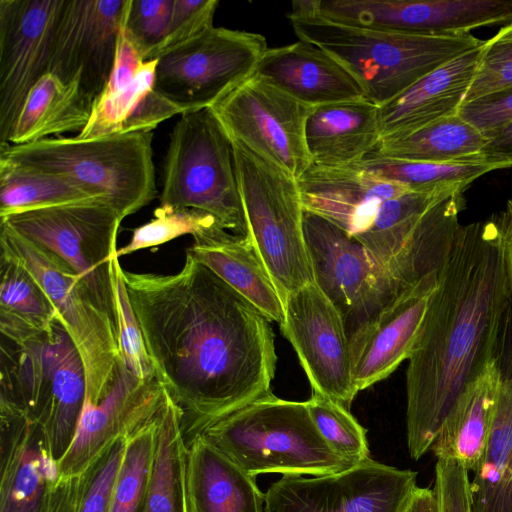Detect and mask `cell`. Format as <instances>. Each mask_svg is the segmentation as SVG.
I'll use <instances>...</instances> for the list:
<instances>
[{
    "instance_id": "d590c367",
    "label": "cell",
    "mask_w": 512,
    "mask_h": 512,
    "mask_svg": "<svg viewBox=\"0 0 512 512\" xmlns=\"http://www.w3.org/2000/svg\"><path fill=\"white\" fill-rule=\"evenodd\" d=\"M356 165L381 179L403 184L411 191H465L480 176L500 169L489 163L412 162L383 158L373 153Z\"/></svg>"
},
{
    "instance_id": "52a82bcc",
    "label": "cell",
    "mask_w": 512,
    "mask_h": 512,
    "mask_svg": "<svg viewBox=\"0 0 512 512\" xmlns=\"http://www.w3.org/2000/svg\"><path fill=\"white\" fill-rule=\"evenodd\" d=\"M160 206L204 211L225 230L248 236L233 142L209 108L183 113L174 125Z\"/></svg>"
},
{
    "instance_id": "4316f807",
    "label": "cell",
    "mask_w": 512,
    "mask_h": 512,
    "mask_svg": "<svg viewBox=\"0 0 512 512\" xmlns=\"http://www.w3.org/2000/svg\"><path fill=\"white\" fill-rule=\"evenodd\" d=\"M305 141L314 165L357 164L381 141L378 106L362 98L313 107Z\"/></svg>"
},
{
    "instance_id": "8fae6325",
    "label": "cell",
    "mask_w": 512,
    "mask_h": 512,
    "mask_svg": "<svg viewBox=\"0 0 512 512\" xmlns=\"http://www.w3.org/2000/svg\"><path fill=\"white\" fill-rule=\"evenodd\" d=\"M267 49L261 34L213 26L157 59L155 90L182 114L209 108L255 72Z\"/></svg>"
},
{
    "instance_id": "c3c4849f",
    "label": "cell",
    "mask_w": 512,
    "mask_h": 512,
    "mask_svg": "<svg viewBox=\"0 0 512 512\" xmlns=\"http://www.w3.org/2000/svg\"><path fill=\"white\" fill-rule=\"evenodd\" d=\"M79 477L61 478L55 485L47 512H76Z\"/></svg>"
},
{
    "instance_id": "f546056e",
    "label": "cell",
    "mask_w": 512,
    "mask_h": 512,
    "mask_svg": "<svg viewBox=\"0 0 512 512\" xmlns=\"http://www.w3.org/2000/svg\"><path fill=\"white\" fill-rule=\"evenodd\" d=\"M498 374L493 359L460 394L435 437L430 451L475 471L490 434L497 401Z\"/></svg>"
},
{
    "instance_id": "836d02e7",
    "label": "cell",
    "mask_w": 512,
    "mask_h": 512,
    "mask_svg": "<svg viewBox=\"0 0 512 512\" xmlns=\"http://www.w3.org/2000/svg\"><path fill=\"white\" fill-rule=\"evenodd\" d=\"M0 332L21 338L48 329L57 313L38 281L19 263L0 256Z\"/></svg>"
},
{
    "instance_id": "6da1fadb",
    "label": "cell",
    "mask_w": 512,
    "mask_h": 512,
    "mask_svg": "<svg viewBox=\"0 0 512 512\" xmlns=\"http://www.w3.org/2000/svg\"><path fill=\"white\" fill-rule=\"evenodd\" d=\"M122 277L155 377L182 411L185 442L270 391V320L186 250L173 274Z\"/></svg>"
},
{
    "instance_id": "8992f818",
    "label": "cell",
    "mask_w": 512,
    "mask_h": 512,
    "mask_svg": "<svg viewBox=\"0 0 512 512\" xmlns=\"http://www.w3.org/2000/svg\"><path fill=\"white\" fill-rule=\"evenodd\" d=\"M152 142V131L86 140L58 136L2 144L0 156L77 183L106 199L123 220L156 197Z\"/></svg>"
},
{
    "instance_id": "484cf974",
    "label": "cell",
    "mask_w": 512,
    "mask_h": 512,
    "mask_svg": "<svg viewBox=\"0 0 512 512\" xmlns=\"http://www.w3.org/2000/svg\"><path fill=\"white\" fill-rule=\"evenodd\" d=\"M255 72L310 107L364 98L355 79L338 61L302 40L268 48Z\"/></svg>"
},
{
    "instance_id": "7c38bea8",
    "label": "cell",
    "mask_w": 512,
    "mask_h": 512,
    "mask_svg": "<svg viewBox=\"0 0 512 512\" xmlns=\"http://www.w3.org/2000/svg\"><path fill=\"white\" fill-rule=\"evenodd\" d=\"M209 109L232 141L295 179L312 164L305 141L313 109L254 72Z\"/></svg>"
},
{
    "instance_id": "74e56055",
    "label": "cell",
    "mask_w": 512,
    "mask_h": 512,
    "mask_svg": "<svg viewBox=\"0 0 512 512\" xmlns=\"http://www.w3.org/2000/svg\"><path fill=\"white\" fill-rule=\"evenodd\" d=\"M306 405L318 431L337 454L353 464L371 458L367 430L348 408L316 392H312Z\"/></svg>"
},
{
    "instance_id": "8d00e7d4",
    "label": "cell",
    "mask_w": 512,
    "mask_h": 512,
    "mask_svg": "<svg viewBox=\"0 0 512 512\" xmlns=\"http://www.w3.org/2000/svg\"><path fill=\"white\" fill-rule=\"evenodd\" d=\"M161 405L150 419L127 437L114 487L111 512L144 511L154 464Z\"/></svg>"
},
{
    "instance_id": "44dd1931",
    "label": "cell",
    "mask_w": 512,
    "mask_h": 512,
    "mask_svg": "<svg viewBox=\"0 0 512 512\" xmlns=\"http://www.w3.org/2000/svg\"><path fill=\"white\" fill-rule=\"evenodd\" d=\"M166 394L156 377L140 380L120 360L110 393L96 404L85 399L74 438L58 462L60 477H78L107 445L150 419Z\"/></svg>"
},
{
    "instance_id": "60d3db41",
    "label": "cell",
    "mask_w": 512,
    "mask_h": 512,
    "mask_svg": "<svg viewBox=\"0 0 512 512\" xmlns=\"http://www.w3.org/2000/svg\"><path fill=\"white\" fill-rule=\"evenodd\" d=\"M115 313L120 357L138 379L147 380L155 373L146 349L141 328L129 300L119 258L115 261Z\"/></svg>"
},
{
    "instance_id": "5bb4252c",
    "label": "cell",
    "mask_w": 512,
    "mask_h": 512,
    "mask_svg": "<svg viewBox=\"0 0 512 512\" xmlns=\"http://www.w3.org/2000/svg\"><path fill=\"white\" fill-rule=\"evenodd\" d=\"M417 472L373 460L305 478L283 476L265 493V512H403Z\"/></svg>"
},
{
    "instance_id": "f35d334b",
    "label": "cell",
    "mask_w": 512,
    "mask_h": 512,
    "mask_svg": "<svg viewBox=\"0 0 512 512\" xmlns=\"http://www.w3.org/2000/svg\"><path fill=\"white\" fill-rule=\"evenodd\" d=\"M217 225H220L219 222L204 211L159 205L154 211V218L135 228L129 243L118 249L116 255L120 258L141 249L162 245L186 234L195 236Z\"/></svg>"
},
{
    "instance_id": "7a4b0ae2",
    "label": "cell",
    "mask_w": 512,
    "mask_h": 512,
    "mask_svg": "<svg viewBox=\"0 0 512 512\" xmlns=\"http://www.w3.org/2000/svg\"><path fill=\"white\" fill-rule=\"evenodd\" d=\"M509 288L496 216L460 225L408 358L410 456L430 451L460 394L486 369Z\"/></svg>"
},
{
    "instance_id": "4fadbf2b",
    "label": "cell",
    "mask_w": 512,
    "mask_h": 512,
    "mask_svg": "<svg viewBox=\"0 0 512 512\" xmlns=\"http://www.w3.org/2000/svg\"><path fill=\"white\" fill-rule=\"evenodd\" d=\"M303 231L314 282L341 314L349 337L404 290L334 223L304 210Z\"/></svg>"
},
{
    "instance_id": "9a60e30c",
    "label": "cell",
    "mask_w": 512,
    "mask_h": 512,
    "mask_svg": "<svg viewBox=\"0 0 512 512\" xmlns=\"http://www.w3.org/2000/svg\"><path fill=\"white\" fill-rule=\"evenodd\" d=\"M279 326L293 346L312 392L349 409L358 394L349 335L341 314L315 282L288 296Z\"/></svg>"
},
{
    "instance_id": "ee69618b",
    "label": "cell",
    "mask_w": 512,
    "mask_h": 512,
    "mask_svg": "<svg viewBox=\"0 0 512 512\" xmlns=\"http://www.w3.org/2000/svg\"><path fill=\"white\" fill-rule=\"evenodd\" d=\"M174 0H128L123 28L146 59L165 37Z\"/></svg>"
},
{
    "instance_id": "ba28073f",
    "label": "cell",
    "mask_w": 512,
    "mask_h": 512,
    "mask_svg": "<svg viewBox=\"0 0 512 512\" xmlns=\"http://www.w3.org/2000/svg\"><path fill=\"white\" fill-rule=\"evenodd\" d=\"M233 142L248 238L283 303L314 282L296 179L241 143Z\"/></svg>"
},
{
    "instance_id": "bcb514c9",
    "label": "cell",
    "mask_w": 512,
    "mask_h": 512,
    "mask_svg": "<svg viewBox=\"0 0 512 512\" xmlns=\"http://www.w3.org/2000/svg\"><path fill=\"white\" fill-rule=\"evenodd\" d=\"M458 115L487 136L512 123V88L464 102Z\"/></svg>"
},
{
    "instance_id": "30bf717a",
    "label": "cell",
    "mask_w": 512,
    "mask_h": 512,
    "mask_svg": "<svg viewBox=\"0 0 512 512\" xmlns=\"http://www.w3.org/2000/svg\"><path fill=\"white\" fill-rule=\"evenodd\" d=\"M0 222L63 259L116 322L115 261L122 219L106 199L22 211Z\"/></svg>"
},
{
    "instance_id": "7402d4cb",
    "label": "cell",
    "mask_w": 512,
    "mask_h": 512,
    "mask_svg": "<svg viewBox=\"0 0 512 512\" xmlns=\"http://www.w3.org/2000/svg\"><path fill=\"white\" fill-rule=\"evenodd\" d=\"M296 181L305 211L327 219L353 237L371 226L382 203L411 191L356 164H311Z\"/></svg>"
},
{
    "instance_id": "b9f144b4",
    "label": "cell",
    "mask_w": 512,
    "mask_h": 512,
    "mask_svg": "<svg viewBox=\"0 0 512 512\" xmlns=\"http://www.w3.org/2000/svg\"><path fill=\"white\" fill-rule=\"evenodd\" d=\"M509 88H512V23L485 40L464 102Z\"/></svg>"
},
{
    "instance_id": "ffe728a7",
    "label": "cell",
    "mask_w": 512,
    "mask_h": 512,
    "mask_svg": "<svg viewBox=\"0 0 512 512\" xmlns=\"http://www.w3.org/2000/svg\"><path fill=\"white\" fill-rule=\"evenodd\" d=\"M438 273L432 272L401 291L350 335L357 392L384 380L408 360L437 289Z\"/></svg>"
},
{
    "instance_id": "d6986e66",
    "label": "cell",
    "mask_w": 512,
    "mask_h": 512,
    "mask_svg": "<svg viewBox=\"0 0 512 512\" xmlns=\"http://www.w3.org/2000/svg\"><path fill=\"white\" fill-rule=\"evenodd\" d=\"M123 24V22H122ZM157 59L145 61L120 28L110 76L94 100L90 119L75 137L81 140L152 131L182 110L155 90Z\"/></svg>"
},
{
    "instance_id": "d6a6232c",
    "label": "cell",
    "mask_w": 512,
    "mask_h": 512,
    "mask_svg": "<svg viewBox=\"0 0 512 512\" xmlns=\"http://www.w3.org/2000/svg\"><path fill=\"white\" fill-rule=\"evenodd\" d=\"M186 456L182 411L167 391L158 413L154 464L143 512H188Z\"/></svg>"
},
{
    "instance_id": "603a6c76",
    "label": "cell",
    "mask_w": 512,
    "mask_h": 512,
    "mask_svg": "<svg viewBox=\"0 0 512 512\" xmlns=\"http://www.w3.org/2000/svg\"><path fill=\"white\" fill-rule=\"evenodd\" d=\"M0 512H47L60 479L40 427L0 413Z\"/></svg>"
},
{
    "instance_id": "f1b7e54d",
    "label": "cell",
    "mask_w": 512,
    "mask_h": 512,
    "mask_svg": "<svg viewBox=\"0 0 512 512\" xmlns=\"http://www.w3.org/2000/svg\"><path fill=\"white\" fill-rule=\"evenodd\" d=\"M187 250L270 321L283 322V303L248 237L217 225L193 236Z\"/></svg>"
},
{
    "instance_id": "2e32d148",
    "label": "cell",
    "mask_w": 512,
    "mask_h": 512,
    "mask_svg": "<svg viewBox=\"0 0 512 512\" xmlns=\"http://www.w3.org/2000/svg\"><path fill=\"white\" fill-rule=\"evenodd\" d=\"M318 13L343 25L415 35H455L511 24L512 0H318Z\"/></svg>"
},
{
    "instance_id": "7dc6e473",
    "label": "cell",
    "mask_w": 512,
    "mask_h": 512,
    "mask_svg": "<svg viewBox=\"0 0 512 512\" xmlns=\"http://www.w3.org/2000/svg\"><path fill=\"white\" fill-rule=\"evenodd\" d=\"M489 141L483 149L486 163L500 169L512 167V123L487 135Z\"/></svg>"
},
{
    "instance_id": "5b68a950",
    "label": "cell",
    "mask_w": 512,
    "mask_h": 512,
    "mask_svg": "<svg viewBox=\"0 0 512 512\" xmlns=\"http://www.w3.org/2000/svg\"><path fill=\"white\" fill-rule=\"evenodd\" d=\"M199 435L255 478L274 473L322 476L356 465L328 445L306 401L281 399L271 390L211 423Z\"/></svg>"
},
{
    "instance_id": "681fc988",
    "label": "cell",
    "mask_w": 512,
    "mask_h": 512,
    "mask_svg": "<svg viewBox=\"0 0 512 512\" xmlns=\"http://www.w3.org/2000/svg\"><path fill=\"white\" fill-rule=\"evenodd\" d=\"M495 216L500 231L509 296L512 299V199L507 202L505 209Z\"/></svg>"
},
{
    "instance_id": "83f0119b",
    "label": "cell",
    "mask_w": 512,
    "mask_h": 512,
    "mask_svg": "<svg viewBox=\"0 0 512 512\" xmlns=\"http://www.w3.org/2000/svg\"><path fill=\"white\" fill-rule=\"evenodd\" d=\"M186 446L188 512H263L265 494L255 477L199 434Z\"/></svg>"
},
{
    "instance_id": "1f68e13d",
    "label": "cell",
    "mask_w": 512,
    "mask_h": 512,
    "mask_svg": "<svg viewBox=\"0 0 512 512\" xmlns=\"http://www.w3.org/2000/svg\"><path fill=\"white\" fill-rule=\"evenodd\" d=\"M489 138L458 113L409 134L384 138L373 154L389 159L437 164L486 163Z\"/></svg>"
},
{
    "instance_id": "ab89813d",
    "label": "cell",
    "mask_w": 512,
    "mask_h": 512,
    "mask_svg": "<svg viewBox=\"0 0 512 512\" xmlns=\"http://www.w3.org/2000/svg\"><path fill=\"white\" fill-rule=\"evenodd\" d=\"M127 437L107 445L78 476L76 512H111L113 492Z\"/></svg>"
},
{
    "instance_id": "f6af8a7d",
    "label": "cell",
    "mask_w": 512,
    "mask_h": 512,
    "mask_svg": "<svg viewBox=\"0 0 512 512\" xmlns=\"http://www.w3.org/2000/svg\"><path fill=\"white\" fill-rule=\"evenodd\" d=\"M469 471L453 460L437 459L434 490L438 512H473Z\"/></svg>"
},
{
    "instance_id": "3957f363",
    "label": "cell",
    "mask_w": 512,
    "mask_h": 512,
    "mask_svg": "<svg viewBox=\"0 0 512 512\" xmlns=\"http://www.w3.org/2000/svg\"><path fill=\"white\" fill-rule=\"evenodd\" d=\"M317 1L292 2L287 18L295 35L338 61L355 79L364 98L378 107L485 42L471 33L415 35L343 25L320 16Z\"/></svg>"
},
{
    "instance_id": "7bdbcfd3",
    "label": "cell",
    "mask_w": 512,
    "mask_h": 512,
    "mask_svg": "<svg viewBox=\"0 0 512 512\" xmlns=\"http://www.w3.org/2000/svg\"><path fill=\"white\" fill-rule=\"evenodd\" d=\"M217 0H174L171 19L163 40L146 56L155 60L213 27Z\"/></svg>"
},
{
    "instance_id": "d4e9b609",
    "label": "cell",
    "mask_w": 512,
    "mask_h": 512,
    "mask_svg": "<svg viewBox=\"0 0 512 512\" xmlns=\"http://www.w3.org/2000/svg\"><path fill=\"white\" fill-rule=\"evenodd\" d=\"M482 46L443 64L379 106L381 140L457 114L475 77Z\"/></svg>"
},
{
    "instance_id": "9c48e42d",
    "label": "cell",
    "mask_w": 512,
    "mask_h": 512,
    "mask_svg": "<svg viewBox=\"0 0 512 512\" xmlns=\"http://www.w3.org/2000/svg\"><path fill=\"white\" fill-rule=\"evenodd\" d=\"M0 249L1 256L22 265L46 293L83 362L86 400L100 402L113 389L121 360L115 320L63 259L2 222Z\"/></svg>"
},
{
    "instance_id": "e575fe53",
    "label": "cell",
    "mask_w": 512,
    "mask_h": 512,
    "mask_svg": "<svg viewBox=\"0 0 512 512\" xmlns=\"http://www.w3.org/2000/svg\"><path fill=\"white\" fill-rule=\"evenodd\" d=\"M99 198L60 175L0 156V217Z\"/></svg>"
},
{
    "instance_id": "e0dca14e",
    "label": "cell",
    "mask_w": 512,
    "mask_h": 512,
    "mask_svg": "<svg viewBox=\"0 0 512 512\" xmlns=\"http://www.w3.org/2000/svg\"><path fill=\"white\" fill-rule=\"evenodd\" d=\"M65 0H0V145L34 85L49 69Z\"/></svg>"
},
{
    "instance_id": "4dcf8cb0",
    "label": "cell",
    "mask_w": 512,
    "mask_h": 512,
    "mask_svg": "<svg viewBox=\"0 0 512 512\" xmlns=\"http://www.w3.org/2000/svg\"><path fill=\"white\" fill-rule=\"evenodd\" d=\"M94 100L78 80L65 82L46 73L30 90L8 143L20 145L62 133H80L90 119Z\"/></svg>"
},
{
    "instance_id": "ac0fdd59",
    "label": "cell",
    "mask_w": 512,
    "mask_h": 512,
    "mask_svg": "<svg viewBox=\"0 0 512 512\" xmlns=\"http://www.w3.org/2000/svg\"><path fill=\"white\" fill-rule=\"evenodd\" d=\"M128 0H65L51 48L48 73L78 80L94 99L112 71Z\"/></svg>"
},
{
    "instance_id": "f907efd6",
    "label": "cell",
    "mask_w": 512,
    "mask_h": 512,
    "mask_svg": "<svg viewBox=\"0 0 512 512\" xmlns=\"http://www.w3.org/2000/svg\"><path fill=\"white\" fill-rule=\"evenodd\" d=\"M403 512H438V502L434 488L416 486Z\"/></svg>"
},
{
    "instance_id": "cb8c5ba5",
    "label": "cell",
    "mask_w": 512,
    "mask_h": 512,
    "mask_svg": "<svg viewBox=\"0 0 512 512\" xmlns=\"http://www.w3.org/2000/svg\"><path fill=\"white\" fill-rule=\"evenodd\" d=\"M498 374L493 422L470 483L473 512H512V299L499 325L492 357Z\"/></svg>"
},
{
    "instance_id": "277c9868",
    "label": "cell",
    "mask_w": 512,
    "mask_h": 512,
    "mask_svg": "<svg viewBox=\"0 0 512 512\" xmlns=\"http://www.w3.org/2000/svg\"><path fill=\"white\" fill-rule=\"evenodd\" d=\"M0 413L36 423L58 464L74 438L86 399L80 354L57 319L43 332L21 338L1 335Z\"/></svg>"
}]
</instances>
